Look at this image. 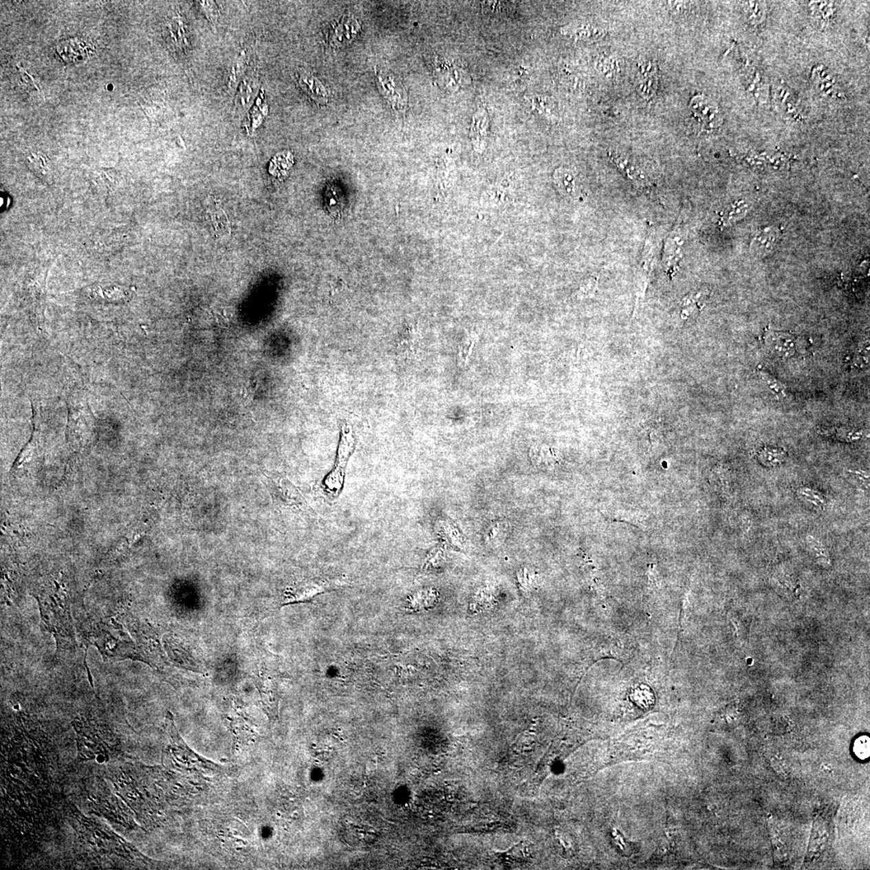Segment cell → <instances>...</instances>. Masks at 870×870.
I'll return each instance as SVG.
<instances>
[{
    "mask_svg": "<svg viewBox=\"0 0 870 870\" xmlns=\"http://www.w3.org/2000/svg\"><path fill=\"white\" fill-rule=\"evenodd\" d=\"M257 686L260 690L263 703L265 707L271 714H274L276 711V684L275 679L272 676V672H270L261 666L259 670Z\"/></svg>",
    "mask_w": 870,
    "mask_h": 870,
    "instance_id": "ba28073f",
    "label": "cell"
},
{
    "mask_svg": "<svg viewBox=\"0 0 870 870\" xmlns=\"http://www.w3.org/2000/svg\"><path fill=\"white\" fill-rule=\"evenodd\" d=\"M554 182L564 196L576 197L580 192L575 173L565 168H559L554 173Z\"/></svg>",
    "mask_w": 870,
    "mask_h": 870,
    "instance_id": "4fadbf2b",
    "label": "cell"
},
{
    "mask_svg": "<svg viewBox=\"0 0 870 870\" xmlns=\"http://www.w3.org/2000/svg\"><path fill=\"white\" fill-rule=\"evenodd\" d=\"M347 578L338 576L299 583L289 591V601L285 605L309 602L319 594H326L348 585Z\"/></svg>",
    "mask_w": 870,
    "mask_h": 870,
    "instance_id": "7a4b0ae2",
    "label": "cell"
},
{
    "mask_svg": "<svg viewBox=\"0 0 870 870\" xmlns=\"http://www.w3.org/2000/svg\"><path fill=\"white\" fill-rule=\"evenodd\" d=\"M869 346H865L864 349L862 348V349L856 352V355H853L852 358L850 359L851 364L855 366L856 368L867 366L869 364Z\"/></svg>",
    "mask_w": 870,
    "mask_h": 870,
    "instance_id": "603a6c76",
    "label": "cell"
},
{
    "mask_svg": "<svg viewBox=\"0 0 870 870\" xmlns=\"http://www.w3.org/2000/svg\"><path fill=\"white\" fill-rule=\"evenodd\" d=\"M483 12L487 15L501 16L504 15L507 10H509L510 4L506 2L488 1L481 3Z\"/></svg>",
    "mask_w": 870,
    "mask_h": 870,
    "instance_id": "d6986e66",
    "label": "cell"
},
{
    "mask_svg": "<svg viewBox=\"0 0 870 870\" xmlns=\"http://www.w3.org/2000/svg\"><path fill=\"white\" fill-rule=\"evenodd\" d=\"M690 111L694 116L704 125L705 128L715 129L721 123L718 107L708 98L698 96L693 98L690 105Z\"/></svg>",
    "mask_w": 870,
    "mask_h": 870,
    "instance_id": "8992f818",
    "label": "cell"
},
{
    "mask_svg": "<svg viewBox=\"0 0 870 870\" xmlns=\"http://www.w3.org/2000/svg\"><path fill=\"white\" fill-rule=\"evenodd\" d=\"M609 156L635 187L642 191L651 192V183L649 180L646 174L642 171L640 167L634 164L631 160L625 156V155L615 151V150H610Z\"/></svg>",
    "mask_w": 870,
    "mask_h": 870,
    "instance_id": "277c9868",
    "label": "cell"
},
{
    "mask_svg": "<svg viewBox=\"0 0 870 870\" xmlns=\"http://www.w3.org/2000/svg\"><path fill=\"white\" fill-rule=\"evenodd\" d=\"M356 448V437L351 425L345 423L341 427L340 440L338 444L335 466L323 481L324 491L335 499L340 495L345 486V473L348 461Z\"/></svg>",
    "mask_w": 870,
    "mask_h": 870,
    "instance_id": "6da1fadb",
    "label": "cell"
},
{
    "mask_svg": "<svg viewBox=\"0 0 870 870\" xmlns=\"http://www.w3.org/2000/svg\"><path fill=\"white\" fill-rule=\"evenodd\" d=\"M658 87L657 67L655 62L639 60L637 64L636 89L639 95L647 101L655 97Z\"/></svg>",
    "mask_w": 870,
    "mask_h": 870,
    "instance_id": "3957f363",
    "label": "cell"
},
{
    "mask_svg": "<svg viewBox=\"0 0 870 870\" xmlns=\"http://www.w3.org/2000/svg\"><path fill=\"white\" fill-rule=\"evenodd\" d=\"M761 374L763 376V378L765 380V382L768 383V387L771 390H772L774 393L778 395V396L787 397L786 387H785L782 383L779 382L777 379L773 378L772 376L765 373V371H763Z\"/></svg>",
    "mask_w": 870,
    "mask_h": 870,
    "instance_id": "7402d4cb",
    "label": "cell"
},
{
    "mask_svg": "<svg viewBox=\"0 0 870 870\" xmlns=\"http://www.w3.org/2000/svg\"><path fill=\"white\" fill-rule=\"evenodd\" d=\"M257 90V83L255 78L247 77L244 79L239 88L237 96V109L241 111H246L251 105L253 98L256 97Z\"/></svg>",
    "mask_w": 870,
    "mask_h": 870,
    "instance_id": "5bb4252c",
    "label": "cell"
},
{
    "mask_svg": "<svg viewBox=\"0 0 870 870\" xmlns=\"http://www.w3.org/2000/svg\"><path fill=\"white\" fill-rule=\"evenodd\" d=\"M853 750L858 758L862 760L867 759L870 754L869 738L867 736L858 738L854 743Z\"/></svg>",
    "mask_w": 870,
    "mask_h": 870,
    "instance_id": "44dd1931",
    "label": "cell"
},
{
    "mask_svg": "<svg viewBox=\"0 0 870 870\" xmlns=\"http://www.w3.org/2000/svg\"><path fill=\"white\" fill-rule=\"evenodd\" d=\"M477 342V336L473 334H470L461 343L459 347V356L462 360L464 365L468 361L470 356L472 355L475 343Z\"/></svg>",
    "mask_w": 870,
    "mask_h": 870,
    "instance_id": "ffe728a7",
    "label": "cell"
},
{
    "mask_svg": "<svg viewBox=\"0 0 870 870\" xmlns=\"http://www.w3.org/2000/svg\"><path fill=\"white\" fill-rule=\"evenodd\" d=\"M298 84L302 90L307 93L318 105H324L328 102V93L319 80L305 70H299Z\"/></svg>",
    "mask_w": 870,
    "mask_h": 870,
    "instance_id": "8fae6325",
    "label": "cell"
},
{
    "mask_svg": "<svg viewBox=\"0 0 870 870\" xmlns=\"http://www.w3.org/2000/svg\"><path fill=\"white\" fill-rule=\"evenodd\" d=\"M562 34L575 41H594L605 36L606 32L589 23H571L561 28Z\"/></svg>",
    "mask_w": 870,
    "mask_h": 870,
    "instance_id": "7c38bea8",
    "label": "cell"
},
{
    "mask_svg": "<svg viewBox=\"0 0 870 870\" xmlns=\"http://www.w3.org/2000/svg\"><path fill=\"white\" fill-rule=\"evenodd\" d=\"M360 30V25L355 18L343 17L342 21L332 28L330 43L334 47L346 45L355 39Z\"/></svg>",
    "mask_w": 870,
    "mask_h": 870,
    "instance_id": "9c48e42d",
    "label": "cell"
},
{
    "mask_svg": "<svg viewBox=\"0 0 870 870\" xmlns=\"http://www.w3.org/2000/svg\"><path fill=\"white\" fill-rule=\"evenodd\" d=\"M197 6L199 8L200 11L204 14L211 25H215L217 23L219 17V11L217 4L214 1H197Z\"/></svg>",
    "mask_w": 870,
    "mask_h": 870,
    "instance_id": "ac0fdd59",
    "label": "cell"
},
{
    "mask_svg": "<svg viewBox=\"0 0 870 870\" xmlns=\"http://www.w3.org/2000/svg\"><path fill=\"white\" fill-rule=\"evenodd\" d=\"M765 345L781 358H791L796 355L798 342L796 336L788 333L770 331L765 334Z\"/></svg>",
    "mask_w": 870,
    "mask_h": 870,
    "instance_id": "52a82bcc",
    "label": "cell"
},
{
    "mask_svg": "<svg viewBox=\"0 0 870 870\" xmlns=\"http://www.w3.org/2000/svg\"><path fill=\"white\" fill-rule=\"evenodd\" d=\"M597 284H598V281L595 277H591V279H587L580 289V294L582 297L587 298L594 295L597 288Z\"/></svg>",
    "mask_w": 870,
    "mask_h": 870,
    "instance_id": "cb8c5ba5",
    "label": "cell"
},
{
    "mask_svg": "<svg viewBox=\"0 0 870 870\" xmlns=\"http://www.w3.org/2000/svg\"><path fill=\"white\" fill-rule=\"evenodd\" d=\"M489 130V117L484 108H479L473 116L470 138L475 149L482 152L486 147Z\"/></svg>",
    "mask_w": 870,
    "mask_h": 870,
    "instance_id": "30bf717a",
    "label": "cell"
},
{
    "mask_svg": "<svg viewBox=\"0 0 870 870\" xmlns=\"http://www.w3.org/2000/svg\"><path fill=\"white\" fill-rule=\"evenodd\" d=\"M378 83L380 91L390 102L395 110L403 111L407 105L406 91L401 83L395 79L392 74L384 70H379Z\"/></svg>",
    "mask_w": 870,
    "mask_h": 870,
    "instance_id": "5b68a950",
    "label": "cell"
},
{
    "mask_svg": "<svg viewBox=\"0 0 870 870\" xmlns=\"http://www.w3.org/2000/svg\"><path fill=\"white\" fill-rule=\"evenodd\" d=\"M30 166L37 176L50 182L52 178L50 162L43 153H32L28 156Z\"/></svg>",
    "mask_w": 870,
    "mask_h": 870,
    "instance_id": "9a60e30c",
    "label": "cell"
},
{
    "mask_svg": "<svg viewBox=\"0 0 870 870\" xmlns=\"http://www.w3.org/2000/svg\"><path fill=\"white\" fill-rule=\"evenodd\" d=\"M246 59H244L243 56H241L236 61V63L232 65L228 75V87L229 90L234 91L237 87L239 79L242 77L244 69H246Z\"/></svg>",
    "mask_w": 870,
    "mask_h": 870,
    "instance_id": "e0dca14e",
    "label": "cell"
},
{
    "mask_svg": "<svg viewBox=\"0 0 870 870\" xmlns=\"http://www.w3.org/2000/svg\"><path fill=\"white\" fill-rule=\"evenodd\" d=\"M268 111H269V109H268V106L264 100V95H261L258 98L256 106L252 108L250 115H248L247 119L246 127L248 133H253V131L260 127L267 116Z\"/></svg>",
    "mask_w": 870,
    "mask_h": 870,
    "instance_id": "2e32d148",
    "label": "cell"
}]
</instances>
